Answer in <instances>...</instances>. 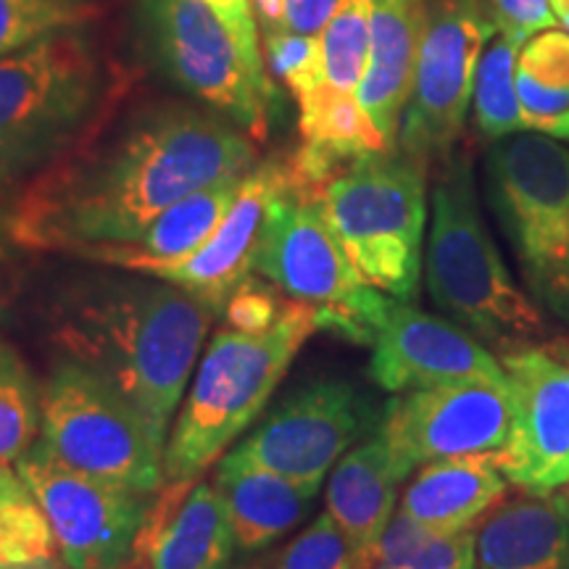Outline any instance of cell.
<instances>
[{"mask_svg": "<svg viewBox=\"0 0 569 569\" xmlns=\"http://www.w3.org/2000/svg\"><path fill=\"white\" fill-rule=\"evenodd\" d=\"M253 167L251 138L217 111L148 106L21 184L9 209L13 246L82 256L132 243L184 196Z\"/></svg>", "mask_w": 569, "mask_h": 569, "instance_id": "obj_1", "label": "cell"}, {"mask_svg": "<svg viewBox=\"0 0 569 569\" xmlns=\"http://www.w3.org/2000/svg\"><path fill=\"white\" fill-rule=\"evenodd\" d=\"M213 317L209 306L159 277L98 280L63 298L56 343L101 375L163 451Z\"/></svg>", "mask_w": 569, "mask_h": 569, "instance_id": "obj_2", "label": "cell"}, {"mask_svg": "<svg viewBox=\"0 0 569 569\" xmlns=\"http://www.w3.org/2000/svg\"><path fill=\"white\" fill-rule=\"evenodd\" d=\"M117 84L82 27L0 59V188L30 182L103 122Z\"/></svg>", "mask_w": 569, "mask_h": 569, "instance_id": "obj_3", "label": "cell"}, {"mask_svg": "<svg viewBox=\"0 0 569 569\" xmlns=\"http://www.w3.org/2000/svg\"><path fill=\"white\" fill-rule=\"evenodd\" d=\"M425 274L438 309L482 346L509 353L549 332L490 238L467 156H448L432 190Z\"/></svg>", "mask_w": 569, "mask_h": 569, "instance_id": "obj_4", "label": "cell"}, {"mask_svg": "<svg viewBox=\"0 0 569 569\" xmlns=\"http://www.w3.org/2000/svg\"><path fill=\"white\" fill-rule=\"evenodd\" d=\"M322 330L319 309L293 301L267 332L222 327L198 361L182 411L163 446V482L193 480L222 459L280 386L301 346Z\"/></svg>", "mask_w": 569, "mask_h": 569, "instance_id": "obj_5", "label": "cell"}, {"mask_svg": "<svg viewBox=\"0 0 569 569\" xmlns=\"http://www.w3.org/2000/svg\"><path fill=\"white\" fill-rule=\"evenodd\" d=\"M427 167L401 151L372 153L317 190L322 209L361 280L411 301L422 274Z\"/></svg>", "mask_w": 569, "mask_h": 569, "instance_id": "obj_6", "label": "cell"}, {"mask_svg": "<svg viewBox=\"0 0 569 569\" xmlns=\"http://www.w3.org/2000/svg\"><path fill=\"white\" fill-rule=\"evenodd\" d=\"M486 193L532 301L569 325V151L540 132L496 140Z\"/></svg>", "mask_w": 569, "mask_h": 569, "instance_id": "obj_7", "label": "cell"}, {"mask_svg": "<svg viewBox=\"0 0 569 569\" xmlns=\"http://www.w3.org/2000/svg\"><path fill=\"white\" fill-rule=\"evenodd\" d=\"M253 272L293 301L317 306L322 330L372 346L390 296L361 280L311 196L290 188L272 203Z\"/></svg>", "mask_w": 569, "mask_h": 569, "instance_id": "obj_8", "label": "cell"}, {"mask_svg": "<svg viewBox=\"0 0 569 569\" xmlns=\"http://www.w3.org/2000/svg\"><path fill=\"white\" fill-rule=\"evenodd\" d=\"M38 443L63 467L140 490L163 486V451L101 375L61 359L40 388Z\"/></svg>", "mask_w": 569, "mask_h": 569, "instance_id": "obj_9", "label": "cell"}, {"mask_svg": "<svg viewBox=\"0 0 569 569\" xmlns=\"http://www.w3.org/2000/svg\"><path fill=\"white\" fill-rule=\"evenodd\" d=\"M493 34V17L482 0H438L427 9L415 82L396 142L403 156L425 167L451 156L472 106L475 71Z\"/></svg>", "mask_w": 569, "mask_h": 569, "instance_id": "obj_10", "label": "cell"}, {"mask_svg": "<svg viewBox=\"0 0 569 569\" xmlns=\"http://www.w3.org/2000/svg\"><path fill=\"white\" fill-rule=\"evenodd\" d=\"M163 71L219 117L264 140L277 109L274 84L256 80L232 34L206 0H142Z\"/></svg>", "mask_w": 569, "mask_h": 569, "instance_id": "obj_11", "label": "cell"}, {"mask_svg": "<svg viewBox=\"0 0 569 569\" xmlns=\"http://www.w3.org/2000/svg\"><path fill=\"white\" fill-rule=\"evenodd\" d=\"M51 525L67 569H122L159 490H140L74 472L40 443L13 461Z\"/></svg>", "mask_w": 569, "mask_h": 569, "instance_id": "obj_12", "label": "cell"}, {"mask_svg": "<svg viewBox=\"0 0 569 569\" xmlns=\"http://www.w3.org/2000/svg\"><path fill=\"white\" fill-rule=\"evenodd\" d=\"M509 425V382H459L390 398L377 432L403 480L411 469L430 461L498 451Z\"/></svg>", "mask_w": 569, "mask_h": 569, "instance_id": "obj_13", "label": "cell"}, {"mask_svg": "<svg viewBox=\"0 0 569 569\" xmlns=\"http://www.w3.org/2000/svg\"><path fill=\"white\" fill-rule=\"evenodd\" d=\"M511 425L496 465L528 493L569 486V361L538 346L503 353Z\"/></svg>", "mask_w": 569, "mask_h": 569, "instance_id": "obj_14", "label": "cell"}, {"mask_svg": "<svg viewBox=\"0 0 569 569\" xmlns=\"http://www.w3.org/2000/svg\"><path fill=\"white\" fill-rule=\"evenodd\" d=\"M372 422L367 398L343 380H319L288 396L238 448V457L298 482H322Z\"/></svg>", "mask_w": 569, "mask_h": 569, "instance_id": "obj_15", "label": "cell"}, {"mask_svg": "<svg viewBox=\"0 0 569 569\" xmlns=\"http://www.w3.org/2000/svg\"><path fill=\"white\" fill-rule=\"evenodd\" d=\"M369 375L388 393L493 382L507 386L501 359H496L465 327L427 315L390 296L372 340Z\"/></svg>", "mask_w": 569, "mask_h": 569, "instance_id": "obj_16", "label": "cell"}, {"mask_svg": "<svg viewBox=\"0 0 569 569\" xmlns=\"http://www.w3.org/2000/svg\"><path fill=\"white\" fill-rule=\"evenodd\" d=\"M290 188H293L290 161L269 159L256 163L243 177L238 198L211 238L184 261L156 267L148 277L177 284L184 293L209 306L213 315L222 317L224 303L230 301L234 288L248 274H253L256 253H259L272 203Z\"/></svg>", "mask_w": 569, "mask_h": 569, "instance_id": "obj_17", "label": "cell"}, {"mask_svg": "<svg viewBox=\"0 0 569 569\" xmlns=\"http://www.w3.org/2000/svg\"><path fill=\"white\" fill-rule=\"evenodd\" d=\"M224 498L213 480L163 482L134 543L146 569H224L234 557Z\"/></svg>", "mask_w": 569, "mask_h": 569, "instance_id": "obj_18", "label": "cell"}, {"mask_svg": "<svg viewBox=\"0 0 569 569\" xmlns=\"http://www.w3.org/2000/svg\"><path fill=\"white\" fill-rule=\"evenodd\" d=\"M298 127L301 148L288 161L293 188L303 196H315L327 180L367 156L396 151L361 109L356 92L336 90L332 84H322L298 101Z\"/></svg>", "mask_w": 569, "mask_h": 569, "instance_id": "obj_19", "label": "cell"}, {"mask_svg": "<svg viewBox=\"0 0 569 569\" xmlns=\"http://www.w3.org/2000/svg\"><path fill=\"white\" fill-rule=\"evenodd\" d=\"M425 19L422 0H372V42L356 98L390 148H396L411 96Z\"/></svg>", "mask_w": 569, "mask_h": 569, "instance_id": "obj_20", "label": "cell"}, {"mask_svg": "<svg viewBox=\"0 0 569 569\" xmlns=\"http://www.w3.org/2000/svg\"><path fill=\"white\" fill-rule=\"evenodd\" d=\"M238 551L256 553L303 522L322 482H298L230 451L213 472Z\"/></svg>", "mask_w": 569, "mask_h": 569, "instance_id": "obj_21", "label": "cell"}, {"mask_svg": "<svg viewBox=\"0 0 569 569\" xmlns=\"http://www.w3.org/2000/svg\"><path fill=\"white\" fill-rule=\"evenodd\" d=\"M475 569H569V496L525 493L478 530Z\"/></svg>", "mask_w": 569, "mask_h": 569, "instance_id": "obj_22", "label": "cell"}, {"mask_svg": "<svg viewBox=\"0 0 569 569\" xmlns=\"http://www.w3.org/2000/svg\"><path fill=\"white\" fill-rule=\"evenodd\" d=\"M246 174L224 177V180L213 182L209 188L184 196L182 201L169 206L161 217H156L132 243L92 248V251L82 253V259L127 269V272L134 274H148L161 264L184 261L222 224V219L240 193Z\"/></svg>", "mask_w": 569, "mask_h": 569, "instance_id": "obj_23", "label": "cell"}, {"mask_svg": "<svg viewBox=\"0 0 569 569\" xmlns=\"http://www.w3.org/2000/svg\"><path fill=\"white\" fill-rule=\"evenodd\" d=\"M507 475L493 451L430 461L419 467L401 501V511L430 532L472 530L478 519L507 493Z\"/></svg>", "mask_w": 569, "mask_h": 569, "instance_id": "obj_24", "label": "cell"}, {"mask_svg": "<svg viewBox=\"0 0 569 569\" xmlns=\"http://www.w3.org/2000/svg\"><path fill=\"white\" fill-rule=\"evenodd\" d=\"M401 475L380 432L340 457L327 486V515L365 551H372L393 519Z\"/></svg>", "mask_w": 569, "mask_h": 569, "instance_id": "obj_25", "label": "cell"}, {"mask_svg": "<svg viewBox=\"0 0 569 569\" xmlns=\"http://www.w3.org/2000/svg\"><path fill=\"white\" fill-rule=\"evenodd\" d=\"M515 82L528 132H543L551 119L569 111V32L551 27L525 40Z\"/></svg>", "mask_w": 569, "mask_h": 569, "instance_id": "obj_26", "label": "cell"}, {"mask_svg": "<svg viewBox=\"0 0 569 569\" xmlns=\"http://www.w3.org/2000/svg\"><path fill=\"white\" fill-rule=\"evenodd\" d=\"M519 46L507 34L496 32L486 51L480 56L478 71H475L472 111L475 127L482 138L503 140L525 130L522 106H519L515 67Z\"/></svg>", "mask_w": 569, "mask_h": 569, "instance_id": "obj_27", "label": "cell"}, {"mask_svg": "<svg viewBox=\"0 0 569 569\" xmlns=\"http://www.w3.org/2000/svg\"><path fill=\"white\" fill-rule=\"evenodd\" d=\"M0 546L21 565L61 559L48 517L13 461H0Z\"/></svg>", "mask_w": 569, "mask_h": 569, "instance_id": "obj_28", "label": "cell"}, {"mask_svg": "<svg viewBox=\"0 0 569 569\" xmlns=\"http://www.w3.org/2000/svg\"><path fill=\"white\" fill-rule=\"evenodd\" d=\"M327 84L356 92L367 71L372 42V0H338L336 11L319 32Z\"/></svg>", "mask_w": 569, "mask_h": 569, "instance_id": "obj_29", "label": "cell"}, {"mask_svg": "<svg viewBox=\"0 0 569 569\" xmlns=\"http://www.w3.org/2000/svg\"><path fill=\"white\" fill-rule=\"evenodd\" d=\"M40 432V386L0 338V461H17Z\"/></svg>", "mask_w": 569, "mask_h": 569, "instance_id": "obj_30", "label": "cell"}, {"mask_svg": "<svg viewBox=\"0 0 569 569\" xmlns=\"http://www.w3.org/2000/svg\"><path fill=\"white\" fill-rule=\"evenodd\" d=\"M96 13L88 0H0V59L48 34L84 27Z\"/></svg>", "mask_w": 569, "mask_h": 569, "instance_id": "obj_31", "label": "cell"}, {"mask_svg": "<svg viewBox=\"0 0 569 569\" xmlns=\"http://www.w3.org/2000/svg\"><path fill=\"white\" fill-rule=\"evenodd\" d=\"M367 553L330 515H319L269 561L272 569H361Z\"/></svg>", "mask_w": 569, "mask_h": 569, "instance_id": "obj_32", "label": "cell"}, {"mask_svg": "<svg viewBox=\"0 0 569 569\" xmlns=\"http://www.w3.org/2000/svg\"><path fill=\"white\" fill-rule=\"evenodd\" d=\"M267 69L280 77L284 88L293 92L296 103L327 84L325 59L319 34H301L293 30H277L261 34Z\"/></svg>", "mask_w": 569, "mask_h": 569, "instance_id": "obj_33", "label": "cell"}, {"mask_svg": "<svg viewBox=\"0 0 569 569\" xmlns=\"http://www.w3.org/2000/svg\"><path fill=\"white\" fill-rule=\"evenodd\" d=\"M284 306H288V296L267 277L253 272L234 288L230 301L224 303L222 319L232 330L267 332L282 317Z\"/></svg>", "mask_w": 569, "mask_h": 569, "instance_id": "obj_34", "label": "cell"}, {"mask_svg": "<svg viewBox=\"0 0 569 569\" xmlns=\"http://www.w3.org/2000/svg\"><path fill=\"white\" fill-rule=\"evenodd\" d=\"M478 567V532H430L417 546L401 569H475Z\"/></svg>", "mask_w": 569, "mask_h": 569, "instance_id": "obj_35", "label": "cell"}, {"mask_svg": "<svg viewBox=\"0 0 569 569\" xmlns=\"http://www.w3.org/2000/svg\"><path fill=\"white\" fill-rule=\"evenodd\" d=\"M206 3L211 6V11L217 13L219 21L227 27V32L232 34L234 46L243 53L248 69L253 71L256 80L272 84L264 53H261V30L259 21H256L251 0H206Z\"/></svg>", "mask_w": 569, "mask_h": 569, "instance_id": "obj_36", "label": "cell"}, {"mask_svg": "<svg viewBox=\"0 0 569 569\" xmlns=\"http://www.w3.org/2000/svg\"><path fill=\"white\" fill-rule=\"evenodd\" d=\"M490 17L496 32L507 34L517 46L559 24L551 11V0H490Z\"/></svg>", "mask_w": 569, "mask_h": 569, "instance_id": "obj_37", "label": "cell"}, {"mask_svg": "<svg viewBox=\"0 0 569 569\" xmlns=\"http://www.w3.org/2000/svg\"><path fill=\"white\" fill-rule=\"evenodd\" d=\"M336 6L338 0H284V27L301 34H319Z\"/></svg>", "mask_w": 569, "mask_h": 569, "instance_id": "obj_38", "label": "cell"}, {"mask_svg": "<svg viewBox=\"0 0 569 569\" xmlns=\"http://www.w3.org/2000/svg\"><path fill=\"white\" fill-rule=\"evenodd\" d=\"M251 3L261 34L288 30V27H284V0H251Z\"/></svg>", "mask_w": 569, "mask_h": 569, "instance_id": "obj_39", "label": "cell"}, {"mask_svg": "<svg viewBox=\"0 0 569 569\" xmlns=\"http://www.w3.org/2000/svg\"><path fill=\"white\" fill-rule=\"evenodd\" d=\"M11 248H13V238H11V230H9V211L0 206V274H3L6 264H9Z\"/></svg>", "mask_w": 569, "mask_h": 569, "instance_id": "obj_40", "label": "cell"}, {"mask_svg": "<svg viewBox=\"0 0 569 569\" xmlns=\"http://www.w3.org/2000/svg\"><path fill=\"white\" fill-rule=\"evenodd\" d=\"M0 569H67V567H63L61 559L42 561V565H21V561L11 559L9 553H6L3 546H0Z\"/></svg>", "mask_w": 569, "mask_h": 569, "instance_id": "obj_41", "label": "cell"}, {"mask_svg": "<svg viewBox=\"0 0 569 569\" xmlns=\"http://www.w3.org/2000/svg\"><path fill=\"white\" fill-rule=\"evenodd\" d=\"M551 11L557 21H569V0H551Z\"/></svg>", "mask_w": 569, "mask_h": 569, "instance_id": "obj_42", "label": "cell"}, {"mask_svg": "<svg viewBox=\"0 0 569 569\" xmlns=\"http://www.w3.org/2000/svg\"><path fill=\"white\" fill-rule=\"evenodd\" d=\"M224 569H272L267 561H243V565H227Z\"/></svg>", "mask_w": 569, "mask_h": 569, "instance_id": "obj_43", "label": "cell"}, {"mask_svg": "<svg viewBox=\"0 0 569 569\" xmlns=\"http://www.w3.org/2000/svg\"><path fill=\"white\" fill-rule=\"evenodd\" d=\"M122 569H146V567H142V565H140V561H130V565H127V567H122Z\"/></svg>", "mask_w": 569, "mask_h": 569, "instance_id": "obj_44", "label": "cell"}, {"mask_svg": "<svg viewBox=\"0 0 569 569\" xmlns=\"http://www.w3.org/2000/svg\"><path fill=\"white\" fill-rule=\"evenodd\" d=\"M561 356H565V359H567V361H569V353H567V351H565V353H561Z\"/></svg>", "mask_w": 569, "mask_h": 569, "instance_id": "obj_45", "label": "cell"}, {"mask_svg": "<svg viewBox=\"0 0 569 569\" xmlns=\"http://www.w3.org/2000/svg\"><path fill=\"white\" fill-rule=\"evenodd\" d=\"M361 569H365V567H361Z\"/></svg>", "mask_w": 569, "mask_h": 569, "instance_id": "obj_46", "label": "cell"}]
</instances>
